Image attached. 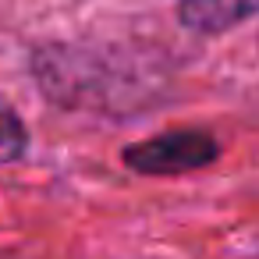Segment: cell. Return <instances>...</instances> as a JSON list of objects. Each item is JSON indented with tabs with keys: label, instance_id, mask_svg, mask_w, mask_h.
<instances>
[{
	"label": "cell",
	"instance_id": "cell-1",
	"mask_svg": "<svg viewBox=\"0 0 259 259\" xmlns=\"http://www.w3.org/2000/svg\"><path fill=\"white\" fill-rule=\"evenodd\" d=\"M220 142L202 128H170L124 146L121 163L142 178H181L217 163Z\"/></svg>",
	"mask_w": 259,
	"mask_h": 259
},
{
	"label": "cell",
	"instance_id": "cell-2",
	"mask_svg": "<svg viewBox=\"0 0 259 259\" xmlns=\"http://www.w3.org/2000/svg\"><path fill=\"white\" fill-rule=\"evenodd\" d=\"M259 15V0H178V22L199 36H224Z\"/></svg>",
	"mask_w": 259,
	"mask_h": 259
},
{
	"label": "cell",
	"instance_id": "cell-3",
	"mask_svg": "<svg viewBox=\"0 0 259 259\" xmlns=\"http://www.w3.org/2000/svg\"><path fill=\"white\" fill-rule=\"evenodd\" d=\"M29 149V128L18 117V110L0 96V167L22 160Z\"/></svg>",
	"mask_w": 259,
	"mask_h": 259
}]
</instances>
